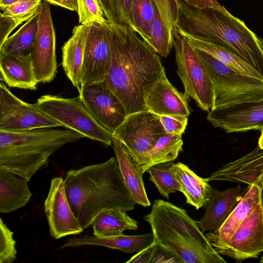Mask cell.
Segmentation results:
<instances>
[{"label": "cell", "instance_id": "cell-35", "mask_svg": "<svg viewBox=\"0 0 263 263\" xmlns=\"http://www.w3.org/2000/svg\"><path fill=\"white\" fill-rule=\"evenodd\" d=\"M77 1V12L80 24H86L91 22H97L101 24L109 23L104 17V13L98 0Z\"/></svg>", "mask_w": 263, "mask_h": 263}, {"label": "cell", "instance_id": "cell-22", "mask_svg": "<svg viewBox=\"0 0 263 263\" xmlns=\"http://www.w3.org/2000/svg\"><path fill=\"white\" fill-rule=\"evenodd\" d=\"M88 28L89 23L75 26L71 36L62 48L63 70L79 92L82 87L83 64Z\"/></svg>", "mask_w": 263, "mask_h": 263}, {"label": "cell", "instance_id": "cell-8", "mask_svg": "<svg viewBox=\"0 0 263 263\" xmlns=\"http://www.w3.org/2000/svg\"><path fill=\"white\" fill-rule=\"evenodd\" d=\"M173 46L177 74L184 88V94L193 99L203 110L209 112L213 104L212 82L196 49L184 35L174 28Z\"/></svg>", "mask_w": 263, "mask_h": 263}, {"label": "cell", "instance_id": "cell-32", "mask_svg": "<svg viewBox=\"0 0 263 263\" xmlns=\"http://www.w3.org/2000/svg\"><path fill=\"white\" fill-rule=\"evenodd\" d=\"M173 162L159 163L150 166L146 171L149 179L156 185L159 193L169 199V195L178 191L181 192L179 183L172 170Z\"/></svg>", "mask_w": 263, "mask_h": 263}, {"label": "cell", "instance_id": "cell-39", "mask_svg": "<svg viewBox=\"0 0 263 263\" xmlns=\"http://www.w3.org/2000/svg\"><path fill=\"white\" fill-rule=\"evenodd\" d=\"M42 3L41 0H20L1 8V12L5 15L11 16H23L36 13Z\"/></svg>", "mask_w": 263, "mask_h": 263}, {"label": "cell", "instance_id": "cell-21", "mask_svg": "<svg viewBox=\"0 0 263 263\" xmlns=\"http://www.w3.org/2000/svg\"><path fill=\"white\" fill-rule=\"evenodd\" d=\"M112 143L118 165L124 182L136 203L148 207V198L143 180L144 172L129 154L126 146L112 136Z\"/></svg>", "mask_w": 263, "mask_h": 263}, {"label": "cell", "instance_id": "cell-31", "mask_svg": "<svg viewBox=\"0 0 263 263\" xmlns=\"http://www.w3.org/2000/svg\"><path fill=\"white\" fill-rule=\"evenodd\" d=\"M133 29L149 45L154 15L152 0H131Z\"/></svg>", "mask_w": 263, "mask_h": 263}, {"label": "cell", "instance_id": "cell-30", "mask_svg": "<svg viewBox=\"0 0 263 263\" xmlns=\"http://www.w3.org/2000/svg\"><path fill=\"white\" fill-rule=\"evenodd\" d=\"M182 135L166 133L161 137L149 154L148 169L153 165L174 161L182 151Z\"/></svg>", "mask_w": 263, "mask_h": 263}, {"label": "cell", "instance_id": "cell-45", "mask_svg": "<svg viewBox=\"0 0 263 263\" xmlns=\"http://www.w3.org/2000/svg\"><path fill=\"white\" fill-rule=\"evenodd\" d=\"M19 1L20 0H0V7L1 8L7 6Z\"/></svg>", "mask_w": 263, "mask_h": 263}, {"label": "cell", "instance_id": "cell-11", "mask_svg": "<svg viewBox=\"0 0 263 263\" xmlns=\"http://www.w3.org/2000/svg\"><path fill=\"white\" fill-rule=\"evenodd\" d=\"M210 243L218 254L237 261L257 257L263 251V200L229 239Z\"/></svg>", "mask_w": 263, "mask_h": 263}, {"label": "cell", "instance_id": "cell-18", "mask_svg": "<svg viewBox=\"0 0 263 263\" xmlns=\"http://www.w3.org/2000/svg\"><path fill=\"white\" fill-rule=\"evenodd\" d=\"M263 178V149L251 152L228 163L206 178L210 181H228L258 185Z\"/></svg>", "mask_w": 263, "mask_h": 263}, {"label": "cell", "instance_id": "cell-6", "mask_svg": "<svg viewBox=\"0 0 263 263\" xmlns=\"http://www.w3.org/2000/svg\"><path fill=\"white\" fill-rule=\"evenodd\" d=\"M195 49L212 82L211 109L263 100V80L238 72L211 55Z\"/></svg>", "mask_w": 263, "mask_h": 263}, {"label": "cell", "instance_id": "cell-4", "mask_svg": "<svg viewBox=\"0 0 263 263\" xmlns=\"http://www.w3.org/2000/svg\"><path fill=\"white\" fill-rule=\"evenodd\" d=\"M143 218L151 227L154 241L173 252L182 262H227L184 209L156 199Z\"/></svg>", "mask_w": 263, "mask_h": 263}, {"label": "cell", "instance_id": "cell-43", "mask_svg": "<svg viewBox=\"0 0 263 263\" xmlns=\"http://www.w3.org/2000/svg\"><path fill=\"white\" fill-rule=\"evenodd\" d=\"M104 15L111 24H115L112 0H98Z\"/></svg>", "mask_w": 263, "mask_h": 263}, {"label": "cell", "instance_id": "cell-1", "mask_svg": "<svg viewBox=\"0 0 263 263\" xmlns=\"http://www.w3.org/2000/svg\"><path fill=\"white\" fill-rule=\"evenodd\" d=\"M111 60L103 81L127 115L148 111L146 98L165 72L159 55L130 28L110 24Z\"/></svg>", "mask_w": 263, "mask_h": 263}, {"label": "cell", "instance_id": "cell-46", "mask_svg": "<svg viewBox=\"0 0 263 263\" xmlns=\"http://www.w3.org/2000/svg\"><path fill=\"white\" fill-rule=\"evenodd\" d=\"M260 132L261 135L258 139V146L260 148L263 149V127L260 130Z\"/></svg>", "mask_w": 263, "mask_h": 263}, {"label": "cell", "instance_id": "cell-34", "mask_svg": "<svg viewBox=\"0 0 263 263\" xmlns=\"http://www.w3.org/2000/svg\"><path fill=\"white\" fill-rule=\"evenodd\" d=\"M126 262L179 263V258L163 245L153 241L146 248L133 256Z\"/></svg>", "mask_w": 263, "mask_h": 263}, {"label": "cell", "instance_id": "cell-17", "mask_svg": "<svg viewBox=\"0 0 263 263\" xmlns=\"http://www.w3.org/2000/svg\"><path fill=\"white\" fill-rule=\"evenodd\" d=\"M187 98L172 85L164 72L148 93L145 105L148 111L159 116L187 117L191 114Z\"/></svg>", "mask_w": 263, "mask_h": 263}, {"label": "cell", "instance_id": "cell-15", "mask_svg": "<svg viewBox=\"0 0 263 263\" xmlns=\"http://www.w3.org/2000/svg\"><path fill=\"white\" fill-rule=\"evenodd\" d=\"M44 208L50 234L53 238L77 235L84 231L70 205L62 177L51 179Z\"/></svg>", "mask_w": 263, "mask_h": 263}, {"label": "cell", "instance_id": "cell-14", "mask_svg": "<svg viewBox=\"0 0 263 263\" xmlns=\"http://www.w3.org/2000/svg\"><path fill=\"white\" fill-rule=\"evenodd\" d=\"M79 96L96 120L111 134L127 116L122 103L103 81L83 85Z\"/></svg>", "mask_w": 263, "mask_h": 263}, {"label": "cell", "instance_id": "cell-5", "mask_svg": "<svg viewBox=\"0 0 263 263\" xmlns=\"http://www.w3.org/2000/svg\"><path fill=\"white\" fill-rule=\"evenodd\" d=\"M85 138L69 128L0 130V171L11 172L28 182L64 145Z\"/></svg>", "mask_w": 263, "mask_h": 263}, {"label": "cell", "instance_id": "cell-40", "mask_svg": "<svg viewBox=\"0 0 263 263\" xmlns=\"http://www.w3.org/2000/svg\"><path fill=\"white\" fill-rule=\"evenodd\" d=\"M115 24L133 29L131 0H112Z\"/></svg>", "mask_w": 263, "mask_h": 263}, {"label": "cell", "instance_id": "cell-41", "mask_svg": "<svg viewBox=\"0 0 263 263\" xmlns=\"http://www.w3.org/2000/svg\"><path fill=\"white\" fill-rule=\"evenodd\" d=\"M160 121L167 134H182L187 126L188 118L176 115H161Z\"/></svg>", "mask_w": 263, "mask_h": 263}, {"label": "cell", "instance_id": "cell-12", "mask_svg": "<svg viewBox=\"0 0 263 263\" xmlns=\"http://www.w3.org/2000/svg\"><path fill=\"white\" fill-rule=\"evenodd\" d=\"M38 29L33 44L31 57L36 81L49 83L57 72L55 34L50 5L44 1L37 11Z\"/></svg>", "mask_w": 263, "mask_h": 263}, {"label": "cell", "instance_id": "cell-29", "mask_svg": "<svg viewBox=\"0 0 263 263\" xmlns=\"http://www.w3.org/2000/svg\"><path fill=\"white\" fill-rule=\"evenodd\" d=\"M37 13L8 37L0 49V53L18 55L31 53L38 29Z\"/></svg>", "mask_w": 263, "mask_h": 263}, {"label": "cell", "instance_id": "cell-36", "mask_svg": "<svg viewBox=\"0 0 263 263\" xmlns=\"http://www.w3.org/2000/svg\"><path fill=\"white\" fill-rule=\"evenodd\" d=\"M14 233L0 219V263H12L16 258Z\"/></svg>", "mask_w": 263, "mask_h": 263}, {"label": "cell", "instance_id": "cell-16", "mask_svg": "<svg viewBox=\"0 0 263 263\" xmlns=\"http://www.w3.org/2000/svg\"><path fill=\"white\" fill-rule=\"evenodd\" d=\"M207 120L227 133L260 130L263 127V100L211 109Z\"/></svg>", "mask_w": 263, "mask_h": 263}, {"label": "cell", "instance_id": "cell-47", "mask_svg": "<svg viewBox=\"0 0 263 263\" xmlns=\"http://www.w3.org/2000/svg\"><path fill=\"white\" fill-rule=\"evenodd\" d=\"M259 187H260L262 189H263V178L259 182V184L258 185Z\"/></svg>", "mask_w": 263, "mask_h": 263}, {"label": "cell", "instance_id": "cell-38", "mask_svg": "<svg viewBox=\"0 0 263 263\" xmlns=\"http://www.w3.org/2000/svg\"><path fill=\"white\" fill-rule=\"evenodd\" d=\"M36 13L23 16H11L0 13V49L11 32L24 22L28 21Z\"/></svg>", "mask_w": 263, "mask_h": 263}, {"label": "cell", "instance_id": "cell-27", "mask_svg": "<svg viewBox=\"0 0 263 263\" xmlns=\"http://www.w3.org/2000/svg\"><path fill=\"white\" fill-rule=\"evenodd\" d=\"M178 32L186 37L193 47L211 55L236 71L263 80V77L256 69L228 49L187 34Z\"/></svg>", "mask_w": 263, "mask_h": 263}, {"label": "cell", "instance_id": "cell-20", "mask_svg": "<svg viewBox=\"0 0 263 263\" xmlns=\"http://www.w3.org/2000/svg\"><path fill=\"white\" fill-rule=\"evenodd\" d=\"M0 79L10 87L31 90L37 89L31 53H0Z\"/></svg>", "mask_w": 263, "mask_h": 263}, {"label": "cell", "instance_id": "cell-24", "mask_svg": "<svg viewBox=\"0 0 263 263\" xmlns=\"http://www.w3.org/2000/svg\"><path fill=\"white\" fill-rule=\"evenodd\" d=\"M262 190L256 184L249 186L248 192L220 228L216 232H210L205 235L210 243L226 240L233 235L240 224L263 200Z\"/></svg>", "mask_w": 263, "mask_h": 263}, {"label": "cell", "instance_id": "cell-33", "mask_svg": "<svg viewBox=\"0 0 263 263\" xmlns=\"http://www.w3.org/2000/svg\"><path fill=\"white\" fill-rule=\"evenodd\" d=\"M152 4L154 15L149 45L159 55L165 58L170 54L173 46V32L163 23L157 8L153 2Z\"/></svg>", "mask_w": 263, "mask_h": 263}, {"label": "cell", "instance_id": "cell-48", "mask_svg": "<svg viewBox=\"0 0 263 263\" xmlns=\"http://www.w3.org/2000/svg\"><path fill=\"white\" fill-rule=\"evenodd\" d=\"M260 262H261V263H263V255L260 259V260L259 261Z\"/></svg>", "mask_w": 263, "mask_h": 263}, {"label": "cell", "instance_id": "cell-7", "mask_svg": "<svg viewBox=\"0 0 263 263\" xmlns=\"http://www.w3.org/2000/svg\"><path fill=\"white\" fill-rule=\"evenodd\" d=\"M34 105L45 114L85 138L103 143H112V134L101 126L90 113L80 96L65 98L45 95Z\"/></svg>", "mask_w": 263, "mask_h": 263}, {"label": "cell", "instance_id": "cell-10", "mask_svg": "<svg viewBox=\"0 0 263 263\" xmlns=\"http://www.w3.org/2000/svg\"><path fill=\"white\" fill-rule=\"evenodd\" d=\"M62 125L45 114L34 105L13 95L0 83V130L6 132L30 130Z\"/></svg>", "mask_w": 263, "mask_h": 263}, {"label": "cell", "instance_id": "cell-42", "mask_svg": "<svg viewBox=\"0 0 263 263\" xmlns=\"http://www.w3.org/2000/svg\"><path fill=\"white\" fill-rule=\"evenodd\" d=\"M187 4L199 9L213 8L224 12L229 11L217 0H182Z\"/></svg>", "mask_w": 263, "mask_h": 263}, {"label": "cell", "instance_id": "cell-13", "mask_svg": "<svg viewBox=\"0 0 263 263\" xmlns=\"http://www.w3.org/2000/svg\"><path fill=\"white\" fill-rule=\"evenodd\" d=\"M110 24L89 23L83 64L82 86L103 81L109 69L111 60Z\"/></svg>", "mask_w": 263, "mask_h": 263}, {"label": "cell", "instance_id": "cell-23", "mask_svg": "<svg viewBox=\"0 0 263 263\" xmlns=\"http://www.w3.org/2000/svg\"><path fill=\"white\" fill-rule=\"evenodd\" d=\"M154 241L153 233L137 235L122 234L111 237H97L95 235L81 236L70 238L61 248L83 246H96L117 249L125 253L138 252Z\"/></svg>", "mask_w": 263, "mask_h": 263}, {"label": "cell", "instance_id": "cell-44", "mask_svg": "<svg viewBox=\"0 0 263 263\" xmlns=\"http://www.w3.org/2000/svg\"><path fill=\"white\" fill-rule=\"evenodd\" d=\"M44 1L71 11L78 12L77 0H44Z\"/></svg>", "mask_w": 263, "mask_h": 263}, {"label": "cell", "instance_id": "cell-2", "mask_svg": "<svg viewBox=\"0 0 263 263\" xmlns=\"http://www.w3.org/2000/svg\"><path fill=\"white\" fill-rule=\"evenodd\" d=\"M64 184L70 205L84 229L106 210L135 209L136 203L124 182L116 157L69 170Z\"/></svg>", "mask_w": 263, "mask_h": 263}, {"label": "cell", "instance_id": "cell-9", "mask_svg": "<svg viewBox=\"0 0 263 263\" xmlns=\"http://www.w3.org/2000/svg\"><path fill=\"white\" fill-rule=\"evenodd\" d=\"M166 134L160 116L149 111L127 115L112 134L127 147L129 154L144 173L148 170L150 152L159 139Z\"/></svg>", "mask_w": 263, "mask_h": 263}, {"label": "cell", "instance_id": "cell-19", "mask_svg": "<svg viewBox=\"0 0 263 263\" xmlns=\"http://www.w3.org/2000/svg\"><path fill=\"white\" fill-rule=\"evenodd\" d=\"M242 192L240 185L222 191L213 189L210 199L203 206L204 214L197 221L201 231H218L243 198Z\"/></svg>", "mask_w": 263, "mask_h": 263}, {"label": "cell", "instance_id": "cell-37", "mask_svg": "<svg viewBox=\"0 0 263 263\" xmlns=\"http://www.w3.org/2000/svg\"><path fill=\"white\" fill-rule=\"evenodd\" d=\"M157 8L161 20L173 32L179 16L178 0H152Z\"/></svg>", "mask_w": 263, "mask_h": 263}, {"label": "cell", "instance_id": "cell-3", "mask_svg": "<svg viewBox=\"0 0 263 263\" xmlns=\"http://www.w3.org/2000/svg\"><path fill=\"white\" fill-rule=\"evenodd\" d=\"M178 2L179 16L175 29L228 49L263 77V38L229 12L213 8L199 9L182 0Z\"/></svg>", "mask_w": 263, "mask_h": 263}, {"label": "cell", "instance_id": "cell-26", "mask_svg": "<svg viewBox=\"0 0 263 263\" xmlns=\"http://www.w3.org/2000/svg\"><path fill=\"white\" fill-rule=\"evenodd\" d=\"M28 182L14 173L0 171V213H9L27 204L32 196Z\"/></svg>", "mask_w": 263, "mask_h": 263}, {"label": "cell", "instance_id": "cell-28", "mask_svg": "<svg viewBox=\"0 0 263 263\" xmlns=\"http://www.w3.org/2000/svg\"><path fill=\"white\" fill-rule=\"evenodd\" d=\"M126 212L110 209L101 213L91 223L93 235L100 237H111L122 235L126 230H137L138 222Z\"/></svg>", "mask_w": 263, "mask_h": 263}, {"label": "cell", "instance_id": "cell-25", "mask_svg": "<svg viewBox=\"0 0 263 263\" xmlns=\"http://www.w3.org/2000/svg\"><path fill=\"white\" fill-rule=\"evenodd\" d=\"M172 170L181 192L186 198V203L196 210L203 207L210 199L213 189L206 178L199 177L181 162L173 163Z\"/></svg>", "mask_w": 263, "mask_h": 263}]
</instances>
